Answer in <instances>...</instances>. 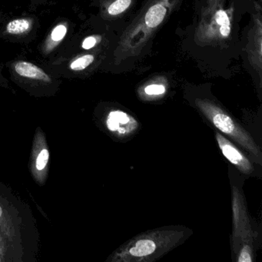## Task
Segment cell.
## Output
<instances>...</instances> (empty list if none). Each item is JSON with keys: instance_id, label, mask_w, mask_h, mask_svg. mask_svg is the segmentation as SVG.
I'll return each instance as SVG.
<instances>
[{"instance_id": "cell-6", "label": "cell", "mask_w": 262, "mask_h": 262, "mask_svg": "<svg viewBox=\"0 0 262 262\" xmlns=\"http://www.w3.org/2000/svg\"><path fill=\"white\" fill-rule=\"evenodd\" d=\"M107 129L116 137L125 139L139 129V124L136 118L123 110H113L105 118Z\"/></svg>"}, {"instance_id": "cell-15", "label": "cell", "mask_w": 262, "mask_h": 262, "mask_svg": "<svg viewBox=\"0 0 262 262\" xmlns=\"http://www.w3.org/2000/svg\"><path fill=\"white\" fill-rule=\"evenodd\" d=\"M50 159V152L47 148H43L41 150L40 152L38 155L36 160V168L38 171H43L48 164Z\"/></svg>"}, {"instance_id": "cell-4", "label": "cell", "mask_w": 262, "mask_h": 262, "mask_svg": "<svg viewBox=\"0 0 262 262\" xmlns=\"http://www.w3.org/2000/svg\"><path fill=\"white\" fill-rule=\"evenodd\" d=\"M232 20L233 9L225 8V0H208L196 27V40L200 45L223 43L231 36Z\"/></svg>"}, {"instance_id": "cell-11", "label": "cell", "mask_w": 262, "mask_h": 262, "mask_svg": "<svg viewBox=\"0 0 262 262\" xmlns=\"http://www.w3.org/2000/svg\"><path fill=\"white\" fill-rule=\"evenodd\" d=\"M32 21L29 19H16L10 21L6 27L8 34L13 36H22L29 33L32 29Z\"/></svg>"}, {"instance_id": "cell-8", "label": "cell", "mask_w": 262, "mask_h": 262, "mask_svg": "<svg viewBox=\"0 0 262 262\" xmlns=\"http://www.w3.org/2000/svg\"><path fill=\"white\" fill-rule=\"evenodd\" d=\"M248 47L250 62L260 73L261 72L262 23L260 8L254 16L253 25L249 31Z\"/></svg>"}, {"instance_id": "cell-9", "label": "cell", "mask_w": 262, "mask_h": 262, "mask_svg": "<svg viewBox=\"0 0 262 262\" xmlns=\"http://www.w3.org/2000/svg\"><path fill=\"white\" fill-rule=\"evenodd\" d=\"M15 72L19 77L41 84H51L52 79L42 69L27 61H19L14 66Z\"/></svg>"}, {"instance_id": "cell-14", "label": "cell", "mask_w": 262, "mask_h": 262, "mask_svg": "<svg viewBox=\"0 0 262 262\" xmlns=\"http://www.w3.org/2000/svg\"><path fill=\"white\" fill-rule=\"evenodd\" d=\"M67 31H68V28L64 24H59V25L56 26L53 29L51 35H50V39H51L52 42H54V43L61 42L65 38Z\"/></svg>"}, {"instance_id": "cell-1", "label": "cell", "mask_w": 262, "mask_h": 262, "mask_svg": "<svg viewBox=\"0 0 262 262\" xmlns=\"http://www.w3.org/2000/svg\"><path fill=\"white\" fill-rule=\"evenodd\" d=\"M39 232L30 207L0 182V262H35Z\"/></svg>"}, {"instance_id": "cell-2", "label": "cell", "mask_w": 262, "mask_h": 262, "mask_svg": "<svg viewBox=\"0 0 262 262\" xmlns=\"http://www.w3.org/2000/svg\"><path fill=\"white\" fill-rule=\"evenodd\" d=\"M182 0H146L139 14L124 30L115 56L118 62L140 54L148 41L176 10Z\"/></svg>"}, {"instance_id": "cell-16", "label": "cell", "mask_w": 262, "mask_h": 262, "mask_svg": "<svg viewBox=\"0 0 262 262\" xmlns=\"http://www.w3.org/2000/svg\"><path fill=\"white\" fill-rule=\"evenodd\" d=\"M97 43V39L95 36H89L84 39L82 44V48L85 50H91Z\"/></svg>"}, {"instance_id": "cell-7", "label": "cell", "mask_w": 262, "mask_h": 262, "mask_svg": "<svg viewBox=\"0 0 262 262\" xmlns=\"http://www.w3.org/2000/svg\"><path fill=\"white\" fill-rule=\"evenodd\" d=\"M215 137L219 148L225 159L244 174H251L254 171V167L249 159L232 142L219 133H215Z\"/></svg>"}, {"instance_id": "cell-13", "label": "cell", "mask_w": 262, "mask_h": 262, "mask_svg": "<svg viewBox=\"0 0 262 262\" xmlns=\"http://www.w3.org/2000/svg\"><path fill=\"white\" fill-rule=\"evenodd\" d=\"M165 92H166V87L161 83L149 84L144 89V93L148 96H162L165 94Z\"/></svg>"}, {"instance_id": "cell-12", "label": "cell", "mask_w": 262, "mask_h": 262, "mask_svg": "<svg viewBox=\"0 0 262 262\" xmlns=\"http://www.w3.org/2000/svg\"><path fill=\"white\" fill-rule=\"evenodd\" d=\"M95 60V56L92 54H85L79 56L70 63V69L73 71L79 72L88 68Z\"/></svg>"}, {"instance_id": "cell-10", "label": "cell", "mask_w": 262, "mask_h": 262, "mask_svg": "<svg viewBox=\"0 0 262 262\" xmlns=\"http://www.w3.org/2000/svg\"><path fill=\"white\" fill-rule=\"evenodd\" d=\"M134 2L135 0H102V15L105 19H117L125 14Z\"/></svg>"}, {"instance_id": "cell-3", "label": "cell", "mask_w": 262, "mask_h": 262, "mask_svg": "<svg viewBox=\"0 0 262 262\" xmlns=\"http://www.w3.org/2000/svg\"><path fill=\"white\" fill-rule=\"evenodd\" d=\"M188 231L182 227H165L145 231L121 245L108 257L110 262H154L182 244Z\"/></svg>"}, {"instance_id": "cell-5", "label": "cell", "mask_w": 262, "mask_h": 262, "mask_svg": "<svg viewBox=\"0 0 262 262\" xmlns=\"http://www.w3.org/2000/svg\"><path fill=\"white\" fill-rule=\"evenodd\" d=\"M195 105L202 115L221 133L232 139L248 151L259 164L261 163L260 148L248 132L242 128L237 121L209 99H197Z\"/></svg>"}]
</instances>
